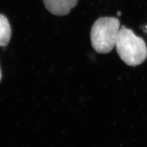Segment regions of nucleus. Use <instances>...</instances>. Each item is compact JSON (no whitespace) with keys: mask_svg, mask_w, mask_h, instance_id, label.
Here are the masks:
<instances>
[{"mask_svg":"<svg viewBox=\"0 0 147 147\" xmlns=\"http://www.w3.org/2000/svg\"><path fill=\"white\" fill-rule=\"evenodd\" d=\"M115 47L121 60L128 66L139 65L147 57V47L144 40L124 26L119 30Z\"/></svg>","mask_w":147,"mask_h":147,"instance_id":"1","label":"nucleus"},{"mask_svg":"<svg viewBox=\"0 0 147 147\" xmlns=\"http://www.w3.org/2000/svg\"><path fill=\"white\" fill-rule=\"evenodd\" d=\"M117 18L104 17L96 20L90 33L92 47L99 53H107L115 47L119 32Z\"/></svg>","mask_w":147,"mask_h":147,"instance_id":"2","label":"nucleus"},{"mask_svg":"<svg viewBox=\"0 0 147 147\" xmlns=\"http://www.w3.org/2000/svg\"><path fill=\"white\" fill-rule=\"evenodd\" d=\"M79 0H43L45 8L55 16H63L68 14L74 7Z\"/></svg>","mask_w":147,"mask_h":147,"instance_id":"3","label":"nucleus"},{"mask_svg":"<svg viewBox=\"0 0 147 147\" xmlns=\"http://www.w3.org/2000/svg\"><path fill=\"white\" fill-rule=\"evenodd\" d=\"M11 36V29L7 18L0 14V46L8 44Z\"/></svg>","mask_w":147,"mask_h":147,"instance_id":"4","label":"nucleus"},{"mask_svg":"<svg viewBox=\"0 0 147 147\" xmlns=\"http://www.w3.org/2000/svg\"><path fill=\"white\" fill-rule=\"evenodd\" d=\"M1 69H0V81H1Z\"/></svg>","mask_w":147,"mask_h":147,"instance_id":"5","label":"nucleus"}]
</instances>
